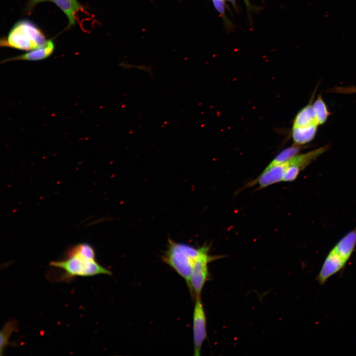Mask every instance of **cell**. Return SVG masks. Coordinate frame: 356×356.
Returning a JSON list of instances; mask_svg holds the SVG:
<instances>
[{
  "label": "cell",
  "mask_w": 356,
  "mask_h": 356,
  "mask_svg": "<svg viewBox=\"0 0 356 356\" xmlns=\"http://www.w3.org/2000/svg\"><path fill=\"white\" fill-rule=\"evenodd\" d=\"M55 49L53 41L50 39L47 40L44 45L40 47L27 51L26 52L6 60H26L36 61L46 59L50 56Z\"/></svg>",
  "instance_id": "8"
},
{
  "label": "cell",
  "mask_w": 356,
  "mask_h": 356,
  "mask_svg": "<svg viewBox=\"0 0 356 356\" xmlns=\"http://www.w3.org/2000/svg\"><path fill=\"white\" fill-rule=\"evenodd\" d=\"M47 41L43 32L35 23L27 19L17 21L6 37L1 39V46L28 51L40 47Z\"/></svg>",
  "instance_id": "2"
},
{
  "label": "cell",
  "mask_w": 356,
  "mask_h": 356,
  "mask_svg": "<svg viewBox=\"0 0 356 356\" xmlns=\"http://www.w3.org/2000/svg\"><path fill=\"white\" fill-rule=\"evenodd\" d=\"M347 262L331 250L325 258L317 277L319 284L324 283L329 278L340 270Z\"/></svg>",
  "instance_id": "7"
},
{
  "label": "cell",
  "mask_w": 356,
  "mask_h": 356,
  "mask_svg": "<svg viewBox=\"0 0 356 356\" xmlns=\"http://www.w3.org/2000/svg\"><path fill=\"white\" fill-rule=\"evenodd\" d=\"M317 127V125L292 127V137L294 142L297 145H301L311 141L315 135Z\"/></svg>",
  "instance_id": "12"
},
{
  "label": "cell",
  "mask_w": 356,
  "mask_h": 356,
  "mask_svg": "<svg viewBox=\"0 0 356 356\" xmlns=\"http://www.w3.org/2000/svg\"><path fill=\"white\" fill-rule=\"evenodd\" d=\"M317 125L315 112L312 105L308 104L304 107L296 115L293 127H303Z\"/></svg>",
  "instance_id": "11"
},
{
  "label": "cell",
  "mask_w": 356,
  "mask_h": 356,
  "mask_svg": "<svg viewBox=\"0 0 356 356\" xmlns=\"http://www.w3.org/2000/svg\"><path fill=\"white\" fill-rule=\"evenodd\" d=\"M356 245V227L345 235L332 250L347 261L351 256Z\"/></svg>",
  "instance_id": "10"
},
{
  "label": "cell",
  "mask_w": 356,
  "mask_h": 356,
  "mask_svg": "<svg viewBox=\"0 0 356 356\" xmlns=\"http://www.w3.org/2000/svg\"><path fill=\"white\" fill-rule=\"evenodd\" d=\"M300 145L290 146L281 151L267 166L270 167L285 162L298 154L300 150Z\"/></svg>",
  "instance_id": "14"
},
{
  "label": "cell",
  "mask_w": 356,
  "mask_h": 356,
  "mask_svg": "<svg viewBox=\"0 0 356 356\" xmlns=\"http://www.w3.org/2000/svg\"><path fill=\"white\" fill-rule=\"evenodd\" d=\"M207 246L195 248L169 238L162 261L182 277L188 284L194 263L206 250Z\"/></svg>",
  "instance_id": "3"
},
{
  "label": "cell",
  "mask_w": 356,
  "mask_h": 356,
  "mask_svg": "<svg viewBox=\"0 0 356 356\" xmlns=\"http://www.w3.org/2000/svg\"><path fill=\"white\" fill-rule=\"evenodd\" d=\"M228 1L231 2V3H234L236 0H227ZM246 2L247 3V4H248V0H245Z\"/></svg>",
  "instance_id": "18"
},
{
  "label": "cell",
  "mask_w": 356,
  "mask_h": 356,
  "mask_svg": "<svg viewBox=\"0 0 356 356\" xmlns=\"http://www.w3.org/2000/svg\"><path fill=\"white\" fill-rule=\"evenodd\" d=\"M206 317L201 297H195L193 314L194 355H200L202 345L207 337Z\"/></svg>",
  "instance_id": "5"
},
{
  "label": "cell",
  "mask_w": 356,
  "mask_h": 356,
  "mask_svg": "<svg viewBox=\"0 0 356 356\" xmlns=\"http://www.w3.org/2000/svg\"><path fill=\"white\" fill-rule=\"evenodd\" d=\"M50 266L64 270L63 279L76 276H90L98 274L111 275L112 272L95 260V252L89 245L79 244L69 251L64 260L52 261Z\"/></svg>",
  "instance_id": "1"
},
{
  "label": "cell",
  "mask_w": 356,
  "mask_h": 356,
  "mask_svg": "<svg viewBox=\"0 0 356 356\" xmlns=\"http://www.w3.org/2000/svg\"><path fill=\"white\" fill-rule=\"evenodd\" d=\"M65 14L68 20V28L76 25L77 14L83 9L78 0H51Z\"/></svg>",
  "instance_id": "9"
},
{
  "label": "cell",
  "mask_w": 356,
  "mask_h": 356,
  "mask_svg": "<svg viewBox=\"0 0 356 356\" xmlns=\"http://www.w3.org/2000/svg\"><path fill=\"white\" fill-rule=\"evenodd\" d=\"M213 2L217 11L221 14H223L224 11L223 1H214Z\"/></svg>",
  "instance_id": "17"
},
{
  "label": "cell",
  "mask_w": 356,
  "mask_h": 356,
  "mask_svg": "<svg viewBox=\"0 0 356 356\" xmlns=\"http://www.w3.org/2000/svg\"><path fill=\"white\" fill-rule=\"evenodd\" d=\"M48 1H51V0H29L25 8L26 12L27 13H31L38 4Z\"/></svg>",
  "instance_id": "16"
},
{
  "label": "cell",
  "mask_w": 356,
  "mask_h": 356,
  "mask_svg": "<svg viewBox=\"0 0 356 356\" xmlns=\"http://www.w3.org/2000/svg\"><path fill=\"white\" fill-rule=\"evenodd\" d=\"M209 248L195 261L187 284L195 297H201L203 287L208 276V265L215 257L208 254Z\"/></svg>",
  "instance_id": "4"
},
{
  "label": "cell",
  "mask_w": 356,
  "mask_h": 356,
  "mask_svg": "<svg viewBox=\"0 0 356 356\" xmlns=\"http://www.w3.org/2000/svg\"><path fill=\"white\" fill-rule=\"evenodd\" d=\"M17 327V323L16 320H11L7 321L3 326L0 334V353L2 354L8 345L9 339L12 333Z\"/></svg>",
  "instance_id": "13"
},
{
  "label": "cell",
  "mask_w": 356,
  "mask_h": 356,
  "mask_svg": "<svg viewBox=\"0 0 356 356\" xmlns=\"http://www.w3.org/2000/svg\"><path fill=\"white\" fill-rule=\"evenodd\" d=\"M312 106L318 125L323 124L328 118L329 112L327 106L320 95L317 97Z\"/></svg>",
  "instance_id": "15"
},
{
  "label": "cell",
  "mask_w": 356,
  "mask_h": 356,
  "mask_svg": "<svg viewBox=\"0 0 356 356\" xmlns=\"http://www.w3.org/2000/svg\"><path fill=\"white\" fill-rule=\"evenodd\" d=\"M288 166V164L286 161L270 167H266L257 178L250 183V185L257 184L259 188L262 189L282 181L284 174Z\"/></svg>",
  "instance_id": "6"
}]
</instances>
